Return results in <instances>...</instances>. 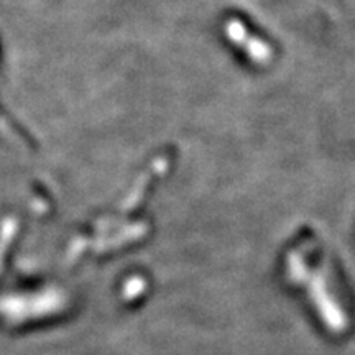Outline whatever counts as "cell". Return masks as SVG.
<instances>
[{
  "label": "cell",
  "instance_id": "1",
  "mask_svg": "<svg viewBox=\"0 0 355 355\" xmlns=\"http://www.w3.org/2000/svg\"><path fill=\"white\" fill-rule=\"evenodd\" d=\"M0 135L3 137V139L10 141V144L17 145V146H25V141L19 135V133L15 132V128H12L10 125H8V122L6 121V119L0 115Z\"/></svg>",
  "mask_w": 355,
  "mask_h": 355
}]
</instances>
